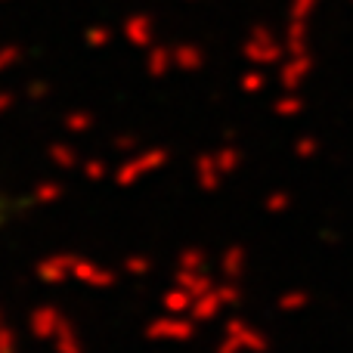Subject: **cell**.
Wrapping results in <instances>:
<instances>
[{"label": "cell", "instance_id": "cell-1", "mask_svg": "<svg viewBox=\"0 0 353 353\" xmlns=\"http://www.w3.org/2000/svg\"><path fill=\"white\" fill-rule=\"evenodd\" d=\"M242 56L248 65H257V68L279 65L282 56H285V41L270 25H251V31L242 41Z\"/></svg>", "mask_w": 353, "mask_h": 353}, {"label": "cell", "instance_id": "cell-2", "mask_svg": "<svg viewBox=\"0 0 353 353\" xmlns=\"http://www.w3.org/2000/svg\"><path fill=\"white\" fill-rule=\"evenodd\" d=\"M279 87L282 90H301L316 72V56L313 53H298V56H282L279 65Z\"/></svg>", "mask_w": 353, "mask_h": 353}, {"label": "cell", "instance_id": "cell-3", "mask_svg": "<svg viewBox=\"0 0 353 353\" xmlns=\"http://www.w3.org/2000/svg\"><path fill=\"white\" fill-rule=\"evenodd\" d=\"M211 155H214V165L220 168L223 176H232L245 165V152L236 146V143H220V149H214Z\"/></svg>", "mask_w": 353, "mask_h": 353}, {"label": "cell", "instance_id": "cell-4", "mask_svg": "<svg viewBox=\"0 0 353 353\" xmlns=\"http://www.w3.org/2000/svg\"><path fill=\"white\" fill-rule=\"evenodd\" d=\"M270 112H273L276 118H298L301 112H304V97H301V90H282V97L273 99Z\"/></svg>", "mask_w": 353, "mask_h": 353}, {"label": "cell", "instance_id": "cell-5", "mask_svg": "<svg viewBox=\"0 0 353 353\" xmlns=\"http://www.w3.org/2000/svg\"><path fill=\"white\" fill-rule=\"evenodd\" d=\"M195 176H199V186L208 189V192H211V189H217L220 183L226 180V176L220 174V168L214 165V155H211V152L201 155V159L195 161Z\"/></svg>", "mask_w": 353, "mask_h": 353}, {"label": "cell", "instance_id": "cell-6", "mask_svg": "<svg viewBox=\"0 0 353 353\" xmlns=\"http://www.w3.org/2000/svg\"><path fill=\"white\" fill-rule=\"evenodd\" d=\"M239 87H242V93H248V97H261V93L270 87V74H267V68L248 65L242 74H239Z\"/></svg>", "mask_w": 353, "mask_h": 353}, {"label": "cell", "instance_id": "cell-7", "mask_svg": "<svg viewBox=\"0 0 353 353\" xmlns=\"http://www.w3.org/2000/svg\"><path fill=\"white\" fill-rule=\"evenodd\" d=\"M174 65L183 68V72H199V68L205 65V53H201V47H195V43H180V47L174 50Z\"/></svg>", "mask_w": 353, "mask_h": 353}, {"label": "cell", "instance_id": "cell-8", "mask_svg": "<svg viewBox=\"0 0 353 353\" xmlns=\"http://www.w3.org/2000/svg\"><path fill=\"white\" fill-rule=\"evenodd\" d=\"M292 152L298 155V159H316L319 152H323V140L319 137H313V134H301V137H294V143H292Z\"/></svg>", "mask_w": 353, "mask_h": 353}, {"label": "cell", "instance_id": "cell-9", "mask_svg": "<svg viewBox=\"0 0 353 353\" xmlns=\"http://www.w3.org/2000/svg\"><path fill=\"white\" fill-rule=\"evenodd\" d=\"M285 205H288V192H273V195H267V208H270V211H282Z\"/></svg>", "mask_w": 353, "mask_h": 353}, {"label": "cell", "instance_id": "cell-10", "mask_svg": "<svg viewBox=\"0 0 353 353\" xmlns=\"http://www.w3.org/2000/svg\"><path fill=\"white\" fill-rule=\"evenodd\" d=\"M171 62H174V56H171V53H155L152 68H155V72H165V68L171 65Z\"/></svg>", "mask_w": 353, "mask_h": 353}, {"label": "cell", "instance_id": "cell-11", "mask_svg": "<svg viewBox=\"0 0 353 353\" xmlns=\"http://www.w3.org/2000/svg\"><path fill=\"white\" fill-rule=\"evenodd\" d=\"M350 3H353V0H350Z\"/></svg>", "mask_w": 353, "mask_h": 353}]
</instances>
